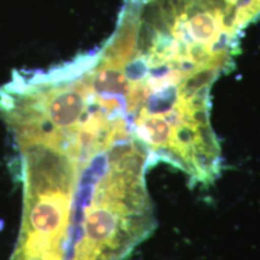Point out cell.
Instances as JSON below:
<instances>
[{
	"label": "cell",
	"mask_w": 260,
	"mask_h": 260,
	"mask_svg": "<svg viewBox=\"0 0 260 260\" xmlns=\"http://www.w3.org/2000/svg\"><path fill=\"white\" fill-rule=\"evenodd\" d=\"M241 5H242V9H245V2H243V0H241ZM243 12H245V14H246L245 10H243ZM246 18L248 19V17H247V15H246ZM248 22H249V19H248Z\"/></svg>",
	"instance_id": "6da1fadb"
}]
</instances>
